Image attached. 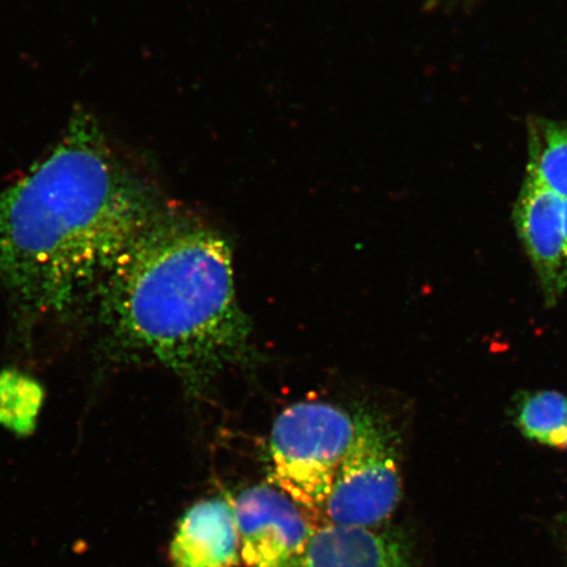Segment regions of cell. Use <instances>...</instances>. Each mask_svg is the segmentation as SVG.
<instances>
[{
  "instance_id": "7",
  "label": "cell",
  "mask_w": 567,
  "mask_h": 567,
  "mask_svg": "<svg viewBox=\"0 0 567 567\" xmlns=\"http://www.w3.org/2000/svg\"><path fill=\"white\" fill-rule=\"evenodd\" d=\"M239 555L236 514L233 505L221 498L190 507L169 548L174 567H236Z\"/></svg>"
},
{
  "instance_id": "6",
  "label": "cell",
  "mask_w": 567,
  "mask_h": 567,
  "mask_svg": "<svg viewBox=\"0 0 567 567\" xmlns=\"http://www.w3.org/2000/svg\"><path fill=\"white\" fill-rule=\"evenodd\" d=\"M564 202L527 173L514 209L517 234L549 307L556 305L567 289Z\"/></svg>"
},
{
  "instance_id": "8",
  "label": "cell",
  "mask_w": 567,
  "mask_h": 567,
  "mask_svg": "<svg viewBox=\"0 0 567 567\" xmlns=\"http://www.w3.org/2000/svg\"><path fill=\"white\" fill-rule=\"evenodd\" d=\"M296 567H409V564L399 538L373 528L328 523L316 528Z\"/></svg>"
},
{
  "instance_id": "12",
  "label": "cell",
  "mask_w": 567,
  "mask_h": 567,
  "mask_svg": "<svg viewBox=\"0 0 567 567\" xmlns=\"http://www.w3.org/2000/svg\"><path fill=\"white\" fill-rule=\"evenodd\" d=\"M564 230L567 245V200L564 202Z\"/></svg>"
},
{
  "instance_id": "13",
  "label": "cell",
  "mask_w": 567,
  "mask_h": 567,
  "mask_svg": "<svg viewBox=\"0 0 567 567\" xmlns=\"http://www.w3.org/2000/svg\"><path fill=\"white\" fill-rule=\"evenodd\" d=\"M559 520L567 524V512L565 514H563L561 516H559Z\"/></svg>"
},
{
  "instance_id": "11",
  "label": "cell",
  "mask_w": 567,
  "mask_h": 567,
  "mask_svg": "<svg viewBox=\"0 0 567 567\" xmlns=\"http://www.w3.org/2000/svg\"><path fill=\"white\" fill-rule=\"evenodd\" d=\"M42 388L24 373L0 372V424L20 435L30 434L42 405Z\"/></svg>"
},
{
  "instance_id": "10",
  "label": "cell",
  "mask_w": 567,
  "mask_h": 567,
  "mask_svg": "<svg viewBox=\"0 0 567 567\" xmlns=\"http://www.w3.org/2000/svg\"><path fill=\"white\" fill-rule=\"evenodd\" d=\"M527 173L567 200V123L535 120L530 124Z\"/></svg>"
},
{
  "instance_id": "4",
  "label": "cell",
  "mask_w": 567,
  "mask_h": 567,
  "mask_svg": "<svg viewBox=\"0 0 567 567\" xmlns=\"http://www.w3.org/2000/svg\"><path fill=\"white\" fill-rule=\"evenodd\" d=\"M400 499L393 431L378 414L360 409L357 431L326 502V520L337 526L374 528L394 514Z\"/></svg>"
},
{
  "instance_id": "9",
  "label": "cell",
  "mask_w": 567,
  "mask_h": 567,
  "mask_svg": "<svg viewBox=\"0 0 567 567\" xmlns=\"http://www.w3.org/2000/svg\"><path fill=\"white\" fill-rule=\"evenodd\" d=\"M514 422L529 441L566 450L567 396L563 393L553 390L524 393L516 401Z\"/></svg>"
},
{
  "instance_id": "2",
  "label": "cell",
  "mask_w": 567,
  "mask_h": 567,
  "mask_svg": "<svg viewBox=\"0 0 567 567\" xmlns=\"http://www.w3.org/2000/svg\"><path fill=\"white\" fill-rule=\"evenodd\" d=\"M99 295L125 349L158 361L189 393L254 360L228 240L187 213L161 209Z\"/></svg>"
},
{
  "instance_id": "14",
  "label": "cell",
  "mask_w": 567,
  "mask_h": 567,
  "mask_svg": "<svg viewBox=\"0 0 567 567\" xmlns=\"http://www.w3.org/2000/svg\"><path fill=\"white\" fill-rule=\"evenodd\" d=\"M566 450H567V444H566Z\"/></svg>"
},
{
  "instance_id": "3",
  "label": "cell",
  "mask_w": 567,
  "mask_h": 567,
  "mask_svg": "<svg viewBox=\"0 0 567 567\" xmlns=\"http://www.w3.org/2000/svg\"><path fill=\"white\" fill-rule=\"evenodd\" d=\"M359 410L321 401L282 410L269 436L274 480L309 513L323 515L332 484L358 427Z\"/></svg>"
},
{
  "instance_id": "1",
  "label": "cell",
  "mask_w": 567,
  "mask_h": 567,
  "mask_svg": "<svg viewBox=\"0 0 567 567\" xmlns=\"http://www.w3.org/2000/svg\"><path fill=\"white\" fill-rule=\"evenodd\" d=\"M161 209L76 110L54 151L0 194V284L33 311L65 313L101 293Z\"/></svg>"
},
{
  "instance_id": "5",
  "label": "cell",
  "mask_w": 567,
  "mask_h": 567,
  "mask_svg": "<svg viewBox=\"0 0 567 567\" xmlns=\"http://www.w3.org/2000/svg\"><path fill=\"white\" fill-rule=\"evenodd\" d=\"M233 508L240 557L248 567H296L300 563L316 529L281 488L248 487Z\"/></svg>"
}]
</instances>
